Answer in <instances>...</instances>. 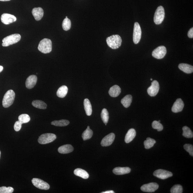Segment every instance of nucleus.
<instances>
[{
	"mask_svg": "<svg viewBox=\"0 0 193 193\" xmlns=\"http://www.w3.org/2000/svg\"><path fill=\"white\" fill-rule=\"evenodd\" d=\"M152 127L154 129L157 130L158 131H162L164 128L162 124L156 120H154L152 122Z\"/></svg>",
	"mask_w": 193,
	"mask_h": 193,
	"instance_id": "obj_36",
	"label": "nucleus"
},
{
	"mask_svg": "<svg viewBox=\"0 0 193 193\" xmlns=\"http://www.w3.org/2000/svg\"><path fill=\"white\" fill-rule=\"evenodd\" d=\"M66 18H68L67 16H66Z\"/></svg>",
	"mask_w": 193,
	"mask_h": 193,
	"instance_id": "obj_47",
	"label": "nucleus"
},
{
	"mask_svg": "<svg viewBox=\"0 0 193 193\" xmlns=\"http://www.w3.org/2000/svg\"><path fill=\"white\" fill-rule=\"evenodd\" d=\"M188 36L189 38L192 39L193 38V28L191 29L188 32Z\"/></svg>",
	"mask_w": 193,
	"mask_h": 193,
	"instance_id": "obj_40",
	"label": "nucleus"
},
{
	"mask_svg": "<svg viewBox=\"0 0 193 193\" xmlns=\"http://www.w3.org/2000/svg\"><path fill=\"white\" fill-rule=\"evenodd\" d=\"M114 193V191H112V190L106 191H105V192H101V193Z\"/></svg>",
	"mask_w": 193,
	"mask_h": 193,
	"instance_id": "obj_41",
	"label": "nucleus"
},
{
	"mask_svg": "<svg viewBox=\"0 0 193 193\" xmlns=\"http://www.w3.org/2000/svg\"><path fill=\"white\" fill-rule=\"evenodd\" d=\"M184 102L181 98L177 99L172 108V111L174 113L181 112L184 108Z\"/></svg>",
	"mask_w": 193,
	"mask_h": 193,
	"instance_id": "obj_15",
	"label": "nucleus"
},
{
	"mask_svg": "<svg viewBox=\"0 0 193 193\" xmlns=\"http://www.w3.org/2000/svg\"><path fill=\"white\" fill-rule=\"evenodd\" d=\"M142 31L140 26L138 22L134 24L133 33V41L135 44H138L140 41L141 37Z\"/></svg>",
	"mask_w": 193,
	"mask_h": 193,
	"instance_id": "obj_9",
	"label": "nucleus"
},
{
	"mask_svg": "<svg viewBox=\"0 0 193 193\" xmlns=\"http://www.w3.org/2000/svg\"><path fill=\"white\" fill-rule=\"evenodd\" d=\"M132 100V96L131 95H127L122 98L121 103L124 107L128 108L131 104Z\"/></svg>",
	"mask_w": 193,
	"mask_h": 193,
	"instance_id": "obj_25",
	"label": "nucleus"
},
{
	"mask_svg": "<svg viewBox=\"0 0 193 193\" xmlns=\"http://www.w3.org/2000/svg\"><path fill=\"white\" fill-rule=\"evenodd\" d=\"M1 151H0V158H1Z\"/></svg>",
	"mask_w": 193,
	"mask_h": 193,
	"instance_id": "obj_44",
	"label": "nucleus"
},
{
	"mask_svg": "<svg viewBox=\"0 0 193 193\" xmlns=\"http://www.w3.org/2000/svg\"><path fill=\"white\" fill-rule=\"evenodd\" d=\"M160 89V85L158 82L156 80L153 81L151 85L147 89V93L151 96H156Z\"/></svg>",
	"mask_w": 193,
	"mask_h": 193,
	"instance_id": "obj_11",
	"label": "nucleus"
},
{
	"mask_svg": "<svg viewBox=\"0 0 193 193\" xmlns=\"http://www.w3.org/2000/svg\"><path fill=\"white\" fill-rule=\"evenodd\" d=\"M156 143V141L150 137L147 138L144 142V147L147 149H148L154 146Z\"/></svg>",
	"mask_w": 193,
	"mask_h": 193,
	"instance_id": "obj_30",
	"label": "nucleus"
},
{
	"mask_svg": "<svg viewBox=\"0 0 193 193\" xmlns=\"http://www.w3.org/2000/svg\"><path fill=\"white\" fill-rule=\"evenodd\" d=\"M37 78L35 75H32L27 78L25 82L26 87L28 89H31L35 87L37 83Z\"/></svg>",
	"mask_w": 193,
	"mask_h": 193,
	"instance_id": "obj_16",
	"label": "nucleus"
},
{
	"mask_svg": "<svg viewBox=\"0 0 193 193\" xmlns=\"http://www.w3.org/2000/svg\"><path fill=\"white\" fill-rule=\"evenodd\" d=\"M32 14L36 21H40L43 17V10L41 7L34 8L32 10Z\"/></svg>",
	"mask_w": 193,
	"mask_h": 193,
	"instance_id": "obj_17",
	"label": "nucleus"
},
{
	"mask_svg": "<svg viewBox=\"0 0 193 193\" xmlns=\"http://www.w3.org/2000/svg\"><path fill=\"white\" fill-rule=\"evenodd\" d=\"M57 136L55 134L47 133L42 134L39 136L38 142L41 144H46L53 142L55 141Z\"/></svg>",
	"mask_w": 193,
	"mask_h": 193,
	"instance_id": "obj_6",
	"label": "nucleus"
},
{
	"mask_svg": "<svg viewBox=\"0 0 193 193\" xmlns=\"http://www.w3.org/2000/svg\"><path fill=\"white\" fill-rule=\"evenodd\" d=\"M182 187L180 185H175L171 189V193H182Z\"/></svg>",
	"mask_w": 193,
	"mask_h": 193,
	"instance_id": "obj_35",
	"label": "nucleus"
},
{
	"mask_svg": "<svg viewBox=\"0 0 193 193\" xmlns=\"http://www.w3.org/2000/svg\"><path fill=\"white\" fill-rule=\"evenodd\" d=\"M158 122H161L160 120H158Z\"/></svg>",
	"mask_w": 193,
	"mask_h": 193,
	"instance_id": "obj_45",
	"label": "nucleus"
},
{
	"mask_svg": "<svg viewBox=\"0 0 193 193\" xmlns=\"http://www.w3.org/2000/svg\"><path fill=\"white\" fill-rule=\"evenodd\" d=\"M108 93L112 97H116L119 96L121 93V89L119 86L114 85L110 88Z\"/></svg>",
	"mask_w": 193,
	"mask_h": 193,
	"instance_id": "obj_20",
	"label": "nucleus"
},
{
	"mask_svg": "<svg viewBox=\"0 0 193 193\" xmlns=\"http://www.w3.org/2000/svg\"><path fill=\"white\" fill-rule=\"evenodd\" d=\"M178 68L182 71L187 74L191 73L193 72V66L186 63L179 64Z\"/></svg>",
	"mask_w": 193,
	"mask_h": 193,
	"instance_id": "obj_22",
	"label": "nucleus"
},
{
	"mask_svg": "<svg viewBox=\"0 0 193 193\" xmlns=\"http://www.w3.org/2000/svg\"><path fill=\"white\" fill-rule=\"evenodd\" d=\"M32 104L35 107L41 109H46L47 105L45 102L41 100H35L32 102Z\"/></svg>",
	"mask_w": 193,
	"mask_h": 193,
	"instance_id": "obj_26",
	"label": "nucleus"
},
{
	"mask_svg": "<svg viewBox=\"0 0 193 193\" xmlns=\"http://www.w3.org/2000/svg\"><path fill=\"white\" fill-rule=\"evenodd\" d=\"M106 42L110 47L113 49H117L121 46L122 40L120 36L114 35L107 38Z\"/></svg>",
	"mask_w": 193,
	"mask_h": 193,
	"instance_id": "obj_1",
	"label": "nucleus"
},
{
	"mask_svg": "<svg viewBox=\"0 0 193 193\" xmlns=\"http://www.w3.org/2000/svg\"><path fill=\"white\" fill-rule=\"evenodd\" d=\"M15 97V93L12 90H9L5 94L2 101L4 107L8 108L13 103Z\"/></svg>",
	"mask_w": 193,
	"mask_h": 193,
	"instance_id": "obj_3",
	"label": "nucleus"
},
{
	"mask_svg": "<svg viewBox=\"0 0 193 193\" xmlns=\"http://www.w3.org/2000/svg\"><path fill=\"white\" fill-rule=\"evenodd\" d=\"M17 19L15 16L8 13H4L1 15V21L5 25H9L16 21Z\"/></svg>",
	"mask_w": 193,
	"mask_h": 193,
	"instance_id": "obj_13",
	"label": "nucleus"
},
{
	"mask_svg": "<svg viewBox=\"0 0 193 193\" xmlns=\"http://www.w3.org/2000/svg\"><path fill=\"white\" fill-rule=\"evenodd\" d=\"M159 186L156 183L152 182L142 186L141 189L144 192H153L158 189Z\"/></svg>",
	"mask_w": 193,
	"mask_h": 193,
	"instance_id": "obj_12",
	"label": "nucleus"
},
{
	"mask_svg": "<svg viewBox=\"0 0 193 193\" xmlns=\"http://www.w3.org/2000/svg\"><path fill=\"white\" fill-rule=\"evenodd\" d=\"M19 120L22 124H26L30 121L31 118L28 114H21L19 116Z\"/></svg>",
	"mask_w": 193,
	"mask_h": 193,
	"instance_id": "obj_34",
	"label": "nucleus"
},
{
	"mask_svg": "<svg viewBox=\"0 0 193 193\" xmlns=\"http://www.w3.org/2000/svg\"><path fill=\"white\" fill-rule=\"evenodd\" d=\"M13 191V188L11 187L8 188L5 186L0 187V193H12Z\"/></svg>",
	"mask_w": 193,
	"mask_h": 193,
	"instance_id": "obj_37",
	"label": "nucleus"
},
{
	"mask_svg": "<svg viewBox=\"0 0 193 193\" xmlns=\"http://www.w3.org/2000/svg\"><path fill=\"white\" fill-rule=\"evenodd\" d=\"M73 147L71 144H65L61 146L58 149V151L60 154H67L73 151Z\"/></svg>",
	"mask_w": 193,
	"mask_h": 193,
	"instance_id": "obj_19",
	"label": "nucleus"
},
{
	"mask_svg": "<svg viewBox=\"0 0 193 193\" xmlns=\"http://www.w3.org/2000/svg\"><path fill=\"white\" fill-rule=\"evenodd\" d=\"M84 106L86 114L88 116L91 115L92 112V106L90 100L87 98L84 100Z\"/></svg>",
	"mask_w": 193,
	"mask_h": 193,
	"instance_id": "obj_24",
	"label": "nucleus"
},
{
	"mask_svg": "<svg viewBox=\"0 0 193 193\" xmlns=\"http://www.w3.org/2000/svg\"><path fill=\"white\" fill-rule=\"evenodd\" d=\"M151 80H152V78H151Z\"/></svg>",
	"mask_w": 193,
	"mask_h": 193,
	"instance_id": "obj_46",
	"label": "nucleus"
},
{
	"mask_svg": "<svg viewBox=\"0 0 193 193\" xmlns=\"http://www.w3.org/2000/svg\"><path fill=\"white\" fill-rule=\"evenodd\" d=\"M136 133L135 130L134 128L130 129L126 134L125 137V142L126 143L131 142L136 136Z\"/></svg>",
	"mask_w": 193,
	"mask_h": 193,
	"instance_id": "obj_21",
	"label": "nucleus"
},
{
	"mask_svg": "<svg viewBox=\"0 0 193 193\" xmlns=\"http://www.w3.org/2000/svg\"><path fill=\"white\" fill-rule=\"evenodd\" d=\"M38 49L44 54L50 53L52 50V42L51 40L44 39L40 41L38 46Z\"/></svg>",
	"mask_w": 193,
	"mask_h": 193,
	"instance_id": "obj_2",
	"label": "nucleus"
},
{
	"mask_svg": "<svg viewBox=\"0 0 193 193\" xmlns=\"http://www.w3.org/2000/svg\"><path fill=\"white\" fill-rule=\"evenodd\" d=\"M167 53L166 48L164 46H160L152 52L153 57L157 59H161L164 57Z\"/></svg>",
	"mask_w": 193,
	"mask_h": 193,
	"instance_id": "obj_7",
	"label": "nucleus"
},
{
	"mask_svg": "<svg viewBox=\"0 0 193 193\" xmlns=\"http://www.w3.org/2000/svg\"><path fill=\"white\" fill-rule=\"evenodd\" d=\"M93 131L90 129L89 126H88L87 128L82 134V137L84 141L90 139L93 136Z\"/></svg>",
	"mask_w": 193,
	"mask_h": 193,
	"instance_id": "obj_28",
	"label": "nucleus"
},
{
	"mask_svg": "<svg viewBox=\"0 0 193 193\" xmlns=\"http://www.w3.org/2000/svg\"><path fill=\"white\" fill-rule=\"evenodd\" d=\"M32 181L34 186L39 189L48 190L50 188L49 185L47 182L40 179L33 178Z\"/></svg>",
	"mask_w": 193,
	"mask_h": 193,
	"instance_id": "obj_8",
	"label": "nucleus"
},
{
	"mask_svg": "<svg viewBox=\"0 0 193 193\" xmlns=\"http://www.w3.org/2000/svg\"><path fill=\"white\" fill-rule=\"evenodd\" d=\"M52 125L56 126L64 127L67 126L69 124V122L68 120H54L51 123Z\"/></svg>",
	"mask_w": 193,
	"mask_h": 193,
	"instance_id": "obj_29",
	"label": "nucleus"
},
{
	"mask_svg": "<svg viewBox=\"0 0 193 193\" xmlns=\"http://www.w3.org/2000/svg\"><path fill=\"white\" fill-rule=\"evenodd\" d=\"M62 26L63 30L65 31H67L71 29V23L70 20L68 18H65L62 23Z\"/></svg>",
	"mask_w": 193,
	"mask_h": 193,
	"instance_id": "obj_32",
	"label": "nucleus"
},
{
	"mask_svg": "<svg viewBox=\"0 0 193 193\" xmlns=\"http://www.w3.org/2000/svg\"><path fill=\"white\" fill-rule=\"evenodd\" d=\"M22 124L19 120L16 121L14 126V129H15V131L16 132L19 131L22 128Z\"/></svg>",
	"mask_w": 193,
	"mask_h": 193,
	"instance_id": "obj_39",
	"label": "nucleus"
},
{
	"mask_svg": "<svg viewBox=\"0 0 193 193\" xmlns=\"http://www.w3.org/2000/svg\"><path fill=\"white\" fill-rule=\"evenodd\" d=\"M184 148L191 156H193V146L191 144H186L184 145Z\"/></svg>",
	"mask_w": 193,
	"mask_h": 193,
	"instance_id": "obj_38",
	"label": "nucleus"
},
{
	"mask_svg": "<svg viewBox=\"0 0 193 193\" xmlns=\"http://www.w3.org/2000/svg\"><path fill=\"white\" fill-rule=\"evenodd\" d=\"M68 88L67 86H63L59 88L57 92V95L58 97L63 98L67 95Z\"/></svg>",
	"mask_w": 193,
	"mask_h": 193,
	"instance_id": "obj_27",
	"label": "nucleus"
},
{
	"mask_svg": "<svg viewBox=\"0 0 193 193\" xmlns=\"http://www.w3.org/2000/svg\"><path fill=\"white\" fill-rule=\"evenodd\" d=\"M154 176L162 180H165L173 176L171 172L162 169L157 170L154 172Z\"/></svg>",
	"mask_w": 193,
	"mask_h": 193,
	"instance_id": "obj_10",
	"label": "nucleus"
},
{
	"mask_svg": "<svg viewBox=\"0 0 193 193\" xmlns=\"http://www.w3.org/2000/svg\"><path fill=\"white\" fill-rule=\"evenodd\" d=\"M74 173L76 176L80 177L85 179H87L89 178V174L87 172L81 168L76 169L74 171Z\"/></svg>",
	"mask_w": 193,
	"mask_h": 193,
	"instance_id": "obj_23",
	"label": "nucleus"
},
{
	"mask_svg": "<svg viewBox=\"0 0 193 193\" xmlns=\"http://www.w3.org/2000/svg\"><path fill=\"white\" fill-rule=\"evenodd\" d=\"M165 17L164 10L163 7L160 6L157 9L154 17V22L156 25H160L163 21Z\"/></svg>",
	"mask_w": 193,
	"mask_h": 193,
	"instance_id": "obj_5",
	"label": "nucleus"
},
{
	"mask_svg": "<svg viewBox=\"0 0 193 193\" xmlns=\"http://www.w3.org/2000/svg\"><path fill=\"white\" fill-rule=\"evenodd\" d=\"M101 117L102 121L104 124H107L108 120H109V113L107 110L104 108L102 110L101 113Z\"/></svg>",
	"mask_w": 193,
	"mask_h": 193,
	"instance_id": "obj_33",
	"label": "nucleus"
},
{
	"mask_svg": "<svg viewBox=\"0 0 193 193\" xmlns=\"http://www.w3.org/2000/svg\"><path fill=\"white\" fill-rule=\"evenodd\" d=\"M130 171L131 169L128 167H117L113 169V172L114 174L119 175L130 173Z\"/></svg>",
	"mask_w": 193,
	"mask_h": 193,
	"instance_id": "obj_18",
	"label": "nucleus"
},
{
	"mask_svg": "<svg viewBox=\"0 0 193 193\" xmlns=\"http://www.w3.org/2000/svg\"><path fill=\"white\" fill-rule=\"evenodd\" d=\"M182 135L185 137L187 138H192L193 137V134L190 129L187 126H184L182 128Z\"/></svg>",
	"mask_w": 193,
	"mask_h": 193,
	"instance_id": "obj_31",
	"label": "nucleus"
},
{
	"mask_svg": "<svg viewBox=\"0 0 193 193\" xmlns=\"http://www.w3.org/2000/svg\"><path fill=\"white\" fill-rule=\"evenodd\" d=\"M11 1V0H0V1H3V2L8 1Z\"/></svg>",
	"mask_w": 193,
	"mask_h": 193,
	"instance_id": "obj_43",
	"label": "nucleus"
},
{
	"mask_svg": "<svg viewBox=\"0 0 193 193\" xmlns=\"http://www.w3.org/2000/svg\"><path fill=\"white\" fill-rule=\"evenodd\" d=\"M115 136L113 133H110L104 137L101 142V145L103 147L110 145L113 142Z\"/></svg>",
	"mask_w": 193,
	"mask_h": 193,
	"instance_id": "obj_14",
	"label": "nucleus"
},
{
	"mask_svg": "<svg viewBox=\"0 0 193 193\" xmlns=\"http://www.w3.org/2000/svg\"><path fill=\"white\" fill-rule=\"evenodd\" d=\"M3 69V66H0V73L2 71Z\"/></svg>",
	"mask_w": 193,
	"mask_h": 193,
	"instance_id": "obj_42",
	"label": "nucleus"
},
{
	"mask_svg": "<svg viewBox=\"0 0 193 193\" xmlns=\"http://www.w3.org/2000/svg\"><path fill=\"white\" fill-rule=\"evenodd\" d=\"M21 36L19 34H15L7 36L3 39L2 46L8 47L10 45L17 43L21 39Z\"/></svg>",
	"mask_w": 193,
	"mask_h": 193,
	"instance_id": "obj_4",
	"label": "nucleus"
}]
</instances>
